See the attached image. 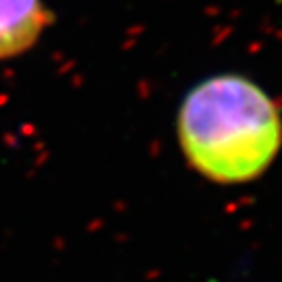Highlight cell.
I'll use <instances>...</instances> for the list:
<instances>
[{"label": "cell", "instance_id": "2", "mask_svg": "<svg viewBox=\"0 0 282 282\" xmlns=\"http://www.w3.org/2000/svg\"><path fill=\"white\" fill-rule=\"evenodd\" d=\"M49 24L44 0H0V61L37 44Z\"/></svg>", "mask_w": 282, "mask_h": 282}, {"label": "cell", "instance_id": "1", "mask_svg": "<svg viewBox=\"0 0 282 282\" xmlns=\"http://www.w3.org/2000/svg\"><path fill=\"white\" fill-rule=\"evenodd\" d=\"M176 133L190 167L221 185L263 174L282 145L280 112L253 80L217 75L183 100Z\"/></svg>", "mask_w": 282, "mask_h": 282}]
</instances>
